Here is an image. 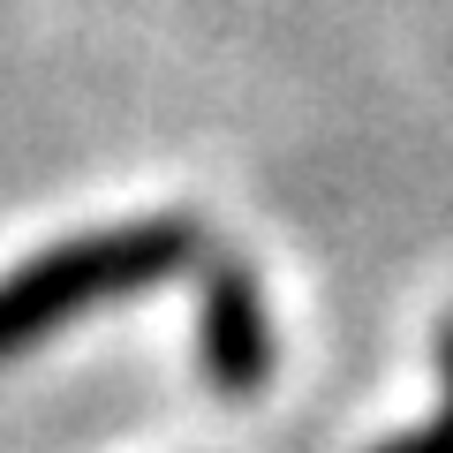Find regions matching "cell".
I'll list each match as a JSON object with an SVG mask.
<instances>
[{
    "label": "cell",
    "mask_w": 453,
    "mask_h": 453,
    "mask_svg": "<svg viewBox=\"0 0 453 453\" xmlns=\"http://www.w3.org/2000/svg\"><path fill=\"white\" fill-rule=\"evenodd\" d=\"M211 250V234L189 211H151V219H121L98 234H68V242L23 257L16 273H0V363H16L23 348L53 340L68 318L98 303H121L136 288L196 273V257Z\"/></svg>",
    "instance_id": "cell-1"
},
{
    "label": "cell",
    "mask_w": 453,
    "mask_h": 453,
    "mask_svg": "<svg viewBox=\"0 0 453 453\" xmlns=\"http://www.w3.org/2000/svg\"><path fill=\"white\" fill-rule=\"evenodd\" d=\"M196 371L219 401H257L280 371V333L242 250L211 242L196 257Z\"/></svg>",
    "instance_id": "cell-2"
},
{
    "label": "cell",
    "mask_w": 453,
    "mask_h": 453,
    "mask_svg": "<svg viewBox=\"0 0 453 453\" xmlns=\"http://www.w3.org/2000/svg\"><path fill=\"white\" fill-rule=\"evenodd\" d=\"M438 371H446V401H438V416L423 423V431H408V438L371 446V453H453V310L438 318Z\"/></svg>",
    "instance_id": "cell-3"
}]
</instances>
